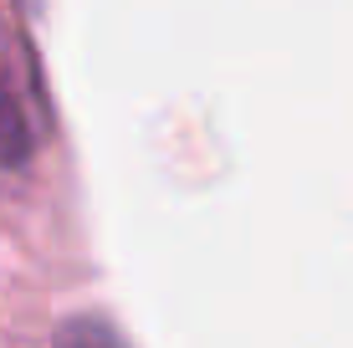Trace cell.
Listing matches in <instances>:
<instances>
[{
    "instance_id": "7a4b0ae2",
    "label": "cell",
    "mask_w": 353,
    "mask_h": 348,
    "mask_svg": "<svg viewBox=\"0 0 353 348\" xmlns=\"http://www.w3.org/2000/svg\"><path fill=\"white\" fill-rule=\"evenodd\" d=\"M57 348H123V338H118L108 323H72Z\"/></svg>"
},
{
    "instance_id": "6da1fadb",
    "label": "cell",
    "mask_w": 353,
    "mask_h": 348,
    "mask_svg": "<svg viewBox=\"0 0 353 348\" xmlns=\"http://www.w3.org/2000/svg\"><path fill=\"white\" fill-rule=\"evenodd\" d=\"M36 149V113L26 103V92L16 88L10 67L0 62V174L21 170Z\"/></svg>"
}]
</instances>
